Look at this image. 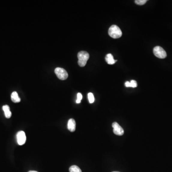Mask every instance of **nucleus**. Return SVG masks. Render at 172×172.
Segmentation results:
<instances>
[{
    "label": "nucleus",
    "mask_w": 172,
    "mask_h": 172,
    "mask_svg": "<svg viewBox=\"0 0 172 172\" xmlns=\"http://www.w3.org/2000/svg\"><path fill=\"white\" fill-rule=\"evenodd\" d=\"M11 100L14 103H18L19 102L21 101L20 98H19L17 93L16 92H13L11 95Z\"/></svg>",
    "instance_id": "obj_10"
},
{
    "label": "nucleus",
    "mask_w": 172,
    "mask_h": 172,
    "mask_svg": "<svg viewBox=\"0 0 172 172\" xmlns=\"http://www.w3.org/2000/svg\"><path fill=\"white\" fill-rule=\"evenodd\" d=\"M28 172H38V171H29Z\"/></svg>",
    "instance_id": "obj_17"
},
{
    "label": "nucleus",
    "mask_w": 172,
    "mask_h": 172,
    "mask_svg": "<svg viewBox=\"0 0 172 172\" xmlns=\"http://www.w3.org/2000/svg\"><path fill=\"white\" fill-rule=\"evenodd\" d=\"M76 122L73 119H70L68 120V128L71 132H74L76 130Z\"/></svg>",
    "instance_id": "obj_7"
},
{
    "label": "nucleus",
    "mask_w": 172,
    "mask_h": 172,
    "mask_svg": "<svg viewBox=\"0 0 172 172\" xmlns=\"http://www.w3.org/2000/svg\"><path fill=\"white\" fill-rule=\"evenodd\" d=\"M78 64L81 67L85 66L88 59H89V54L86 51H80L77 54Z\"/></svg>",
    "instance_id": "obj_1"
},
{
    "label": "nucleus",
    "mask_w": 172,
    "mask_h": 172,
    "mask_svg": "<svg viewBox=\"0 0 172 172\" xmlns=\"http://www.w3.org/2000/svg\"><path fill=\"white\" fill-rule=\"evenodd\" d=\"M137 86V83L136 81L134 80H132L130 82V87L132 88H136Z\"/></svg>",
    "instance_id": "obj_14"
},
{
    "label": "nucleus",
    "mask_w": 172,
    "mask_h": 172,
    "mask_svg": "<svg viewBox=\"0 0 172 172\" xmlns=\"http://www.w3.org/2000/svg\"><path fill=\"white\" fill-rule=\"evenodd\" d=\"M82 99V95L80 93H79L77 94V100L76 101L77 103H80L81 102V101Z\"/></svg>",
    "instance_id": "obj_15"
},
{
    "label": "nucleus",
    "mask_w": 172,
    "mask_h": 172,
    "mask_svg": "<svg viewBox=\"0 0 172 172\" xmlns=\"http://www.w3.org/2000/svg\"><path fill=\"white\" fill-rule=\"evenodd\" d=\"M147 1V0H136L135 1V4L139 5H144Z\"/></svg>",
    "instance_id": "obj_13"
},
{
    "label": "nucleus",
    "mask_w": 172,
    "mask_h": 172,
    "mask_svg": "<svg viewBox=\"0 0 172 172\" xmlns=\"http://www.w3.org/2000/svg\"><path fill=\"white\" fill-rule=\"evenodd\" d=\"M88 97L89 103H92L94 102L95 98H94L93 94L92 93H89L88 94Z\"/></svg>",
    "instance_id": "obj_12"
},
{
    "label": "nucleus",
    "mask_w": 172,
    "mask_h": 172,
    "mask_svg": "<svg viewBox=\"0 0 172 172\" xmlns=\"http://www.w3.org/2000/svg\"><path fill=\"white\" fill-rule=\"evenodd\" d=\"M113 132L115 134L122 136L124 134V130L116 122L113 123Z\"/></svg>",
    "instance_id": "obj_6"
},
{
    "label": "nucleus",
    "mask_w": 172,
    "mask_h": 172,
    "mask_svg": "<svg viewBox=\"0 0 172 172\" xmlns=\"http://www.w3.org/2000/svg\"><path fill=\"white\" fill-rule=\"evenodd\" d=\"M125 85L126 87H130V82L129 81H127L125 83Z\"/></svg>",
    "instance_id": "obj_16"
},
{
    "label": "nucleus",
    "mask_w": 172,
    "mask_h": 172,
    "mask_svg": "<svg viewBox=\"0 0 172 172\" xmlns=\"http://www.w3.org/2000/svg\"><path fill=\"white\" fill-rule=\"evenodd\" d=\"M70 172H82L80 169L77 165H72L69 168Z\"/></svg>",
    "instance_id": "obj_11"
},
{
    "label": "nucleus",
    "mask_w": 172,
    "mask_h": 172,
    "mask_svg": "<svg viewBox=\"0 0 172 172\" xmlns=\"http://www.w3.org/2000/svg\"><path fill=\"white\" fill-rule=\"evenodd\" d=\"M2 110L5 112V116L6 118H10L12 116V113L10 111L9 106L8 105H5L2 107Z\"/></svg>",
    "instance_id": "obj_8"
},
{
    "label": "nucleus",
    "mask_w": 172,
    "mask_h": 172,
    "mask_svg": "<svg viewBox=\"0 0 172 172\" xmlns=\"http://www.w3.org/2000/svg\"><path fill=\"white\" fill-rule=\"evenodd\" d=\"M122 34V31L116 25H113L109 28V35L113 38L117 39L121 38Z\"/></svg>",
    "instance_id": "obj_2"
},
{
    "label": "nucleus",
    "mask_w": 172,
    "mask_h": 172,
    "mask_svg": "<svg viewBox=\"0 0 172 172\" xmlns=\"http://www.w3.org/2000/svg\"><path fill=\"white\" fill-rule=\"evenodd\" d=\"M116 172V171H115V172Z\"/></svg>",
    "instance_id": "obj_18"
},
{
    "label": "nucleus",
    "mask_w": 172,
    "mask_h": 172,
    "mask_svg": "<svg viewBox=\"0 0 172 172\" xmlns=\"http://www.w3.org/2000/svg\"><path fill=\"white\" fill-rule=\"evenodd\" d=\"M17 138L18 144L20 145L25 144L26 140V137L24 131H20L18 132L17 135Z\"/></svg>",
    "instance_id": "obj_5"
},
{
    "label": "nucleus",
    "mask_w": 172,
    "mask_h": 172,
    "mask_svg": "<svg viewBox=\"0 0 172 172\" xmlns=\"http://www.w3.org/2000/svg\"><path fill=\"white\" fill-rule=\"evenodd\" d=\"M56 76L61 80H66L68 77V73L65 69L61 68H57L55 70Z\"/></svg>",
    "instance_id": "obj_4"
},
{
    "label": "nucleus",
    "mask_w": 172,
    "mask_h": 172,
    "mask_svg": "<svg viewBox=\"0 0 172 172\" xmlns=\"http://www.w3.org/2000/svg\"><path fill=\"white\" fill-rule=\"evenodd\" d=\"M153 52L154 55L159 59H165L167 56V54L165 51L159 46L155 47V48H153Z\"/></svg>",
    "instance_id": "obj_3"
},
{
    "label": "nucleus",
    "mask_w": 172,
    "mask_h": 172,
    "mask_svg": "<svg viewBox=\"0 0 172 172\" xmlns=\"http://www.w3.org/2000/svg\"><path fill=\"white\" fill-rule=\"evenodd\" d=\"M106 61L109 65H113L117 61L115 60L113 55L111 54H108L105 57Z\"/></svg>",
    "instance_id": "obj_9"
}]
</instances>
